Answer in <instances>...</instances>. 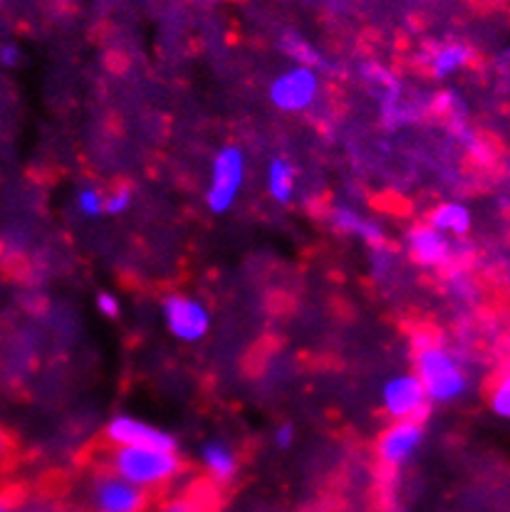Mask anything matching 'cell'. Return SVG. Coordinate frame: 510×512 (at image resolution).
<instances>
[{
	"label": "cell",
	"mask_w": 510,
	"mask_h": 512,
	"mask_svg": "<svg viewBox=\"0 0 510 512\" xmlns=\"http://www.w3.org/2000/svg\"><path fill=\"white\" fill-rule=\"evenodd\" d=\"M112 473L142 490L159 488L179 475L181 458L176 451L147 446H117L109 458Z\"/></svg>",
	"instance_id": "2"
},
{
	"label": "cell",
	"mask_w": 510,
	"mask_h": 512,
	"mask_svg": "<svg viewBox=\"0 0 510 512\" xmlns=\"http://www.w3.org/2000/svg\"><path fill=\"white\" fill-rule=\"evenodd\" d=\"M265 184L268 193L275 203L288 206L295 198V186H298V171L288 159H273L268 164V174H265Z\"/></svg>",
	"instance_id": "13"
},
{
	"label": "cell",
	"mask_w": 510,
	"mask_h": 512,
	"mask_svg": "<svg viewBox=\"0 0 510 512\" xmlns=\"http://www.w3.org/2000/svg\"><path fill=\"white\" fill-rule=\"evenodd\" d=\"M201 463L208 470L213 480L218 483H228L233 475L238 473V456L228 443L223 441H208L204 448H201Z\"/></svg>",
	"instance_id": "12"
},
{
	"label": "cell",
	"mask_w": 510,
	"mask_h": 512,
	"mask_svg": "<svg viewBox=\"0 0 510 512\" xmlns=\"http://www.w3.org/2000/svg\"><path fill=\"white\" fill-rule=\"evenodd\" d=\"M0 65L13 70V67L20 65V50L15 45H3L0 47Z\"/></svg>",
	"instance_id": "23"
},
{
	"label": "cell",
	"mask_w": 510,
	"mask_h": 512,
	"mask_svg": "<svg viewBox=\"0 0 510 512\" xmlns=\"http://www.w3.org/2000/svg\"><path fill=\"white\" fill-rule=\"evenodd\" d=\"M471 211H468V206H463L459 201H449V203H441V206H436L434 211H431L429 216V226L436 228L439 233L444 235H466L468 228H471Z\"/></svg>",
	"instance_id": "14"
},
{
	"label": "cell",
	"mask_w": 510,
	"mask_h": 512,
	"mask_svg": "<svg viewBox=\"0 0 510 512\" xmlns=\"http://www.w3.org/2000/svg\"><path fill=\"white\" fill-rule=\"evenodd\" d=\"M429 396L414 374H399L384 381L382 406L389 419L394 421H419V416L429 409Z\"/></svg>",
	"instance_id": "6"
},
{
	"label": "cell",
	"mask_w": 510,
	"mask_h": 512,
	"mask_svg": "<svg viewBox=\"0 0 510 512\" xmlns=\"http://www.w3.org/2000/svg\"><path fill=\"white\" fill-rule=\"evenodd\" d=\"M134 203V193L129 186H119L114 188V191L104 193V213L107 216H122V213H127L129 208H132Z\"/></svg>",
	"instance_id": "17"
},
{
	"label": "cell",
	"mask_w": 510,
	"mask_h": 512,
	"mask_svg": "<svg viewBox=\"0 0 510 512\" xmlns=\"http://www.w3.org/2000/svg\"><path fill=\"white\" fill-rule=\"evenodd\" d=\"M407 248L411 260L424 265V268H444L454 253V243H451L449 235L439 233L431 226L411 228Z\"/></svg>",
	"instance_id": "10"
},
{
	"label": "cell",
	"mask_w": 510,
	"mask_h": 512,
	"mask_svg": "<svg viewBox=\"0 0 510 512\" xmlns=\"http://www.w3.org/2000/svg\"><path fill=\"white\" fill-rule=\"evenodd\" d=\"M104 436L117 446H147V448H161V451H176V438L171 436L164 428L154 426V423L137 419V416L119 414L104 428Z\"/></svg>",
	"instance_id": "7"
},
{
	"label": "cell",
	"mask_w": 510,
	"mask_h": 512,
	"mask_svg": "<svg viewBox=\"0 0 510 512\" xmlns=\"http://www.w3.org/2000/svg\"><path fill=\"white\" fill-rule=\"evenodd\" d=\"M164 325L179 342H201L211 329V312L201 300L189 295H169L161 302Z\"/></svg>",
	"instance_id": "5"
},
{
	"label": "cell",
	"mask_w": 510,
	"mask_h": 512,
	"mask_svg": "<svg viewBox=\"0 0 510 512\" xmlns=\"http://www.w3.org/2000/svg\"><path fill=\"white\" fill-rule=\"evenodd\" d=\"M293 443H295V428L290 426V423H285V426H280L278 431H275V446L288 451V448H293Z\"/></svg>",
	"instance_id": "22"
},
{
	"label": "cell",
	"mask_w": 510,
	"mask_h": 512,
	"mask_svg": "<svg viewBox=\"0 0 510 512\" xmlns=\"http://www.w3.org/2000/svg\"><path fill=\"white\" fill-rule=\"evenodd\" d=\"M332 221V228L345 235H355V238H362L364 243L372 245V248H382L384 243V231L379 223L369 221V218L359 216L355 208H347V206H340L332 211L330 216Z\"/></svg>",
	"instance_id": "11"
},
{
	"label": "cell",
	"mask_w": 510,
	"mask_h": 512,
	"mask_svg": "<svg viewBox=\"0 0 510 512\" xmlns=\"http://www.w3.org/2000/svg\"><path fill=\"white\" fill-rule=\"evenodd\" d=\"M285 50H288L293 57H298V65L315 67L317 55H315V52H310V47H307V45L303 43V40H298V38H285Z\"/></svg>",
	"instance_id": "19"
},
{
	"label": "cell",
	"mask_w": 510,
	"mask_h": 512,
	"mask_svg": "<svg viewBox=\"0 0 510 512\" xmlns=\"http://www.w3.org/2000/svg\"><path fill=\"white\" fill-rule=\"evenodd\" d=\"M491 409H493V414L501 416V419H508L510 416V379L508 376H503V379L493 386Z\"/></svg>",
	"instance_id": "18"
},
{
	"label": "cell",
	"mask_w": 510,
	"mask_h": 512,
	"mask_svg": "<svg viewBox=\"0 0 510 512\" xmlns=\"http://www.w3.org/2000/svg\"><path fill=\"white\" fill-rule=\"evenodd\" d=\"M468 62H471V50H468L466 45L449 43L436 47V50L431 52L429 70L434 72V77H439V80H446V77L461 72Z\"/></svg>",
	"instance_id": "15"
},
{
	"label": "cell",
	"mask_w": 510,
	"mask_h": 512,
	"mask_svg": "<svg viewBox=\"0 0 510 512\" xmlns=\"http://www.w3.org/2000/svg\"><path fill=\"white\" fill-rule=\"evenodd\" d=\"M424 443V426L419 421H394L377 441V456L384 466L399 468L411 461Z\"/></svg>",
	"instance_id": "9"
},
{
	"label": "cell",
	"mask_w": 510,
	"mask_h": 512,
	"mask_svg": "<svg viewBox=\"0 0 510 512\" xmlns=\"http://www.w3.org/2000/svg\"><path fill=\"white\" fill-rule=\"evenodd\" d=\"M414 376L424 386L426 396L434 404H451L461 399L468 389V376L463 364L444 344L429 342L416 349Z\"/></svg>",
	"instance_id": "1"
},
{
	"label": "cell",
	"mask_w": 510,
	"mask_h": 512,
	"mask_svg": "<svg viewBox=\"0 0 510 512\" xmlns=\"http://www.w3.org/2000/svg\"><path fill=\"white\" fill-rule=\"evenodd\" d=\"M5 451H8V438H5L3 431H0V458L5 456Z\"/></svg>",
	"instance_id": "24"
},
{
	"label": "cell",
	"mask_w": 510,
	"mask_h": 512,
	"mask_svg": "<svg viewBox=\"0 0 510 512\" xmlns=\"http://www.w3.org/2000/svg\"><path fill=\"white\" fill-rule=\"evenodd\" d=\"M92 505L95 512H144L147 490L127 483L114 473H104L92 485Z\"/></svg>",
	"instance_id": "8"
},
{
	"label": "cell",
	"mask_w": 510,
	"mask_h": 512,
	"mask_svg": "<svg viewBox=\"0 0 510 512\" xmlns=\"http://www.w3.org/2000/svg\"><path fill=\"white\" fill-rule=\"evenodd\" d=\"M248 161L238 146H223L211 164V181H208L206 203L213 213L231 211L233 203L241 196L246 184Z\"/></svg>",
	"instance_id": "3"
},
{
	"label": "cell",
	"mask_w": 510,
	"mask_h": 512,
	"mask_svg": "<svg viewBox=\"0 0 510 512\" xmlns=\"http://www.w3.org/2000/svg\"><path fill=\"white\" fill-rule=\"evenodd\" d=\"M270 102L275 109L288 114H300L317 102L320 94V75L315 67L293 65L283 75L270 82Z\"/></svg>",
	"instance_id": "4"
},
{
	"label": "cell",
	"mask_w": 510,
	"mask_h": 512,
	"mask_svg": "<svg viewBox=\"0 0 510 512\" xmlns=\"http://www.w3.org/2000/svg\"><path fill=\"white\" fill-rule=\"evenodd\" d=\"M0 512H10V503L3 498V495H0Z\"/></svg>",
	"instance_id": "25"
},
{
	"label": "cell",
	"mask_w": 510,
	"mask_h": 512,
	"mask_svg": "<svg viewBox=\"0 0 510 512\" xmlns=\"http://www.w3.org/2000/svg\"><path fill=\"white\" fill-rule=\"evenodd\" d=\"M152 512H199V508H196L194 500L174 498V500H169V503H164V505H159V508H154Z\"/></svg>",
	"instance_id": "21"
},
{
	"label": "cell",
	"mask_w": 510,
	"mask_h": 512,
	"mask_svg": "<svg viewBox=\"0 0 510 512\" xmlns=\"http://www.w3.org/2000/svg\"><path fill=\"white\" fill-rule=\"evenodd\" d=\"M97 310H100V315L107 317V320H117V317L122 315V302L117 300L114 292H102V295H97Z\"/></svg>",
	"instance_id": "20"
},
{
	"label": "cell",
	"mask_w": 510,
	"mask_h": 512,
	"mask_svg": "<svg viewBox=\"0 0 510 512\" xmlns=\"http://www.w3.org/2000/svg\"><path fill=\"white\" fill-rule=\"evenodd\" d=\"M77 211L85 218L104 216V193L100 188H82V191L77 193Z\"/></svg>",
	"instance_id": "16"
}]
</instances>
